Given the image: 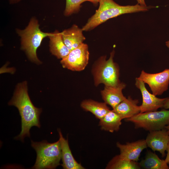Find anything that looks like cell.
I'll return each mask as SVG.
<instances>
[{
    "label": "cell",
    "instance_id": "6da1fadb",
    "mask_svg": "<svg viewBox=\"0 0 169 169\" xmlns=\"http://www.w3.org/2000/svg\"><path fill=\"white\" fill-rule=\"evenodd\" d=\"M8 104L15 106L18 109L21 117L22 129L20 134L14 138L23 142L25 137H30V130L32 126L40 128L39 116L42 109L35 107L31 102L28 93L26 81L17 85Z\"/></svg>",
    "mask_w": 169,
    "mask_h": 169
},
{
    "label": "cell",
    "instance_id": "7a4b0ae2",
    "mask_svg": "<svg viewBox=\"0 0 169 169\" xmlns=\"http://www.w3.org/2000/svg\"><path fill=\"white\" fill-rule=\"evenodd\" d=\"M99 6L95 13L90 18L83 27V31L92 30L108 19L121 15L140 12H146L153 6H142L137 3L133 5H120L113 0H100Z\"/></svg>",
    "mask_w": 169,
    "mask_h": 169
},
{
    "label": "cell",
    "instance_id": "3957f363",
    "mask_svg": "<svg viewBox=\"0 0 169 169\" xmlns=\"http://www.w3.org/2000/svg\"><path fill=\"white\" fill-rule=\"evenodd\" d=\"M16 32L20 37L21 48L26 53L29 59L38 64L41 63L37 55V50L45 38L51 33L42 31L39 28L38 20L32 17L26 28L23 30L17 29Z\"/></svg>",
    "mask_w": 169,
    "mask_h": 169
},
{
    "label": "cell",
    "instance_id": "277c9868",
    "mask_svg": "<svg viewBox=\"0 0 169 169\" xmlns=\"http://www.w3.org/2000/svg\"><path fill=\"white\" fill-rule=\"evenodd\" d=\"M31 146L37 153L36 161L33 169H55L60 165L61 151L59 140L53 143L45 140L41 142L31 141Z\"/></svg>",
    "mask_w": 169,
    "mask_h": 169
},
{
    "label": "cell",
    "instance_id": "5b68a950",
    "mask_svg": "<svg viewBox=\"0 0 169 169\" xmlns=\"http://www.w3.org/2000/svg\"><path fill=\"white\" fill-rule=\"evenodd\" d=\"M114 54L113 50L108 59H106V56H102L94 64L92 73L96 86L101 83L105 85L115 86L120 82L119 67L113 60Z\"/></svg>",
    "mask_w": 169,
    "mask_h": 169
},
{
    "label": "cell",
    "instance_id": "8992f818",
    "mask_svg": "<svg viewBox=\"0 0 169 169\" xmlns=\"http://www.w3.org/2000/svg\"><path fill=\"white\" fill-rule=\"evenodd\" d=\"M125 120L133 123L136 128L149 132L161 130L169 125V110L140 113Z\"/></svg>",
    "mask_w": 169,
    "mask_h": 169
},
{
    "label": "cell",
    "instance_id": "52a82bcc",
    "mask_svg": "<svg viewBox=\"0 0 169 169\" xmlns=\"http://www.w3.org/2000/svg\"><path fill=\"white\" fill-rule=\"evenodd\" d=\"M89 55L87 44L83 43L71 50L66 57L62 59L60 63L64 68L73 71H81L87 65Z\"/></svg>",
    "mask_w": 169,
    "mask_h": 169
},
{
    "label": "cell",
    "instance_id": "ba28073f",
    "mask_svg": "<svg viewBox=\"0 0 169 169\" xmlns=\"http://www.w3.org/2000/svg\"><path fill=\"white\" fill-rule=\"evenodd\" d=\"M138 78L148 84L153 94L160 95L168 89L169 69L154 74L148 73L142 70Z\"/></svg>",
    "mask_w": 169,
    "mask_h": 169
},
{
    "label": "cell",
    "instance_id": "9c48e42d",
    "mask_svg": "<svg viewBox=\"0 0 169 169\" xmlns=\"http://www.w3.org/2000/svg\"><path fill=\"white\" fill-rule=\"evenodd\" d=\"M135 85L141 94L142 101L140 106V113L155 111L163 107L166 98H160L151 93L146 89L145 83L138 77L135 79Z\"/></svg>",
    "mask_w": 169,
    "mask_h": 169
},
{
    "label": "cell",
    "instance_id": "30bf717a",
    "mask_svg": "<svg viewBox=\"0 0 169 169\" xmlns=\"http://www.w3.org/2000/svg\"><path fill=\"white\" fill-rule=\"evenodd\" d=\"M147 147L153 151H159L164 157L169 143V133L165 128L149 132L145 139Z\"/></svg>",
    "mask_w": 169,
    "mask_h": 169
},
{
    "label": "cell",
    "instance_id": "8fae6325",
    "mask_svg": "<svg viewBox=\"0 0 169 169\" xmlns=\"http://www.w3.org/2000/svg\"><path fill=\"white\" fill-rule=\"evenodd\" d=\"M116 146L119 149L121 156L129 160L136 162L139 160L142 151L147 147L144 139L127 142L125 144L117 142Z\"/></svg>",
    "mask_w": 169,
    "mask_h": 169
},
{
    "label": "cell",
    "instance_id": "7c38bea8",
    "mask_svg": "<svg viewBox=\"0 0 169 169\" xmlns=\"http://www.w3.org/2000/svg\"><path fill=\"white\" fill-rule=\"evenodd\" d=\"M125 87V84L122 82L115 86L105 85L104 89L101 91L104 102L113 109L114 108L126 98L122 93V90Z\"/></svg>",
    "mask_w": 169,
    "mask_h": 169
},
{
    "label": "cell",
    "instance_id": "4fadbf2b",
    "mask_svg": "<svg viewBox=\"0 0 169 169\" xmlns=\"http://www.w3.org/2000/svg\"><path fill=\"white\" fill-rule=\"evenodd\" d=\"M82 28L75 24L61 32L63 40L70 51L76 48L83 43L85 38Z\"/></svg>",
    "mask_w": 169,
    "mask_h": 169
},
{
    "label": "cell",
    "instance_id": "5bb4252c",
    "mask_svg": "<svg viewBox=\"0 0 169 169\" xmlns=\"http://www.w3.org/2000/svg\"><path fill=\"white\" fill-rule=\"evenodd\" d=\"M60 142L62 166L64 169H84L80 163H78L73 157L69 148L68 139H65L63 136L59 129L58 130Z\"/></svg>",
    "mask_w": 169,
    "mask_h": 169
},
{
    "label": "cell",
    "instance_id": "9a60e30c",
    "mask_svg": "<svg viewBox=\"0 0 169 169\" xmlns=\"http://www.w3.org/2000/svg\"><path fill=\"white\" fill-rule=\"evenodd\" d=\"M138 100L133 99L130 96L126 98L113 110L122 119H126L140 113Z\"/></svg>",
    "mask_w": 169,
    "mask_h": 169
},
{
    "label": "cell",
    "instance_id": "2e32d148",
    "mask_svg": "<svg viewBox=\"0 0 169 169\" xmlns=\"http://www.w3.org/2000/svg\"><path fill=\"white\" fill-rule=\"evenodd\" d=\"M49 38L50 51L58 59H63L69 53L70 50L65 44L61 33L56 30L48 37Z\"/></svg>",
    "mask_w": 169,
    "mask_h": 169
},
{
    "label": "cell",
    "instance_id": "e0dca14e",
    "mask_svg": "<svg viewBox=\"0 0 169 169\" xmlns=\"http://www.w3.org/2000/svg\"><path fill=\"white\" fill-rule=\"evenodd\" d=\"M122 120L116 113L113 110H110L100 120L99 125L101 130L112 133L119 130Z\"/></svg>",
    "mask_w": 169,
    "mask_h": 169
},
{
    "label": "cell",
    "instance_id": "ac0fdd59",
    "mask_svg": "<svg viewBox=\"0 0 169 169\" xmlns=\"http://www.w3.org/2000/svg\"><path fill=\"white\" fill-rule=\"evenodd\" d=\"M80 105L83 109L90 112L100 120L110 110L105 102H100L92 100H84Z\"/></svg>",
    "mask_w": 169,
    "mask_h": 169
},
{
    "label": "cell",
    "instance_id": "d6986e66",
    "mask_svg": "<svg viewBox=\"0 0 169 169\" xmlns=\"http://www.w3.org/2000/svg\"><path fill=\"white\" fill-rule=\"evenodd\" d=\"M141 167L145 169H169L165 161L150 151H148L144 159L139 163Z\"/></svg>",
    "mask_w": 169,
    "mask_h": 169
},
{
    "label": "cell",
    "instance_id": "ffe728a7",
    "mask_svg": "<svg viewBox=\"0 0 169 169\" xmlns=\"http://www.w3.org/2000/svg\"><path fill=\"white\" fill-rule=\"evenodd\" d=\"M141 168L136 161L129 160L117 155L113 157L107 164V169H139Z\"/></svg>",
    "mask_w": 169,
    "mask_h": 169
},
{
    "label": "cell",
    "instance_id": "44dd1931",
    "mask_svg": "<svg viewBox=\"0 0 169 169\" xmlns=\"http://www.w3.org/2000/svg\"><path fill=\"white\" fill-rule=\"evenodd\" d=\"M85 0H66V6L64 14L69 16L79 10L80 6Z\"/></svg>",
    "mask_w": 169,
    "mask_h": 169
},
{
    "label": "cell",
    "instance_id": "7402d4cb",
    "mask_svg": "<svg viewBox=\"0 0 169 169\" xmlns=\"http://www.w3.org/2000/svg\"><path fill=\"white\" fill-rule=\"evenodd\" d=\"M163 108L166 109H169V97H167L164 104Z\"/></svg>",
    "mask_w": 169,
    "mask_h": 169
},
{
    "label": "cell",
    "instance_id": "603a6c76",
    "mask_svg": "<svg viewBox=\"0 0 169 169\" xmlns=\"http://www.w3.org/2000/svg\"><path fill=\"white\" fill-rule=\"evenodd\" d=\"M167 152L166 157L165 160L167 164H169V143L168 145L167 150Z\"/></svg>",
    "mask_w": 169,
    "mask_h": 169
},
{
    "label": "cell",
    "instance_id": "cb8c5ba5",
    "mask_svg": "<svg viewBox=\"0 0 169 169\" xmlns=\"http://www.w3.org/2000/svg\"><path fill=\"white\" fill-rule=\"evenodd\" d=\"M137 3L142 6H147L145 0H136Z\"/></svg>",
    "mask_w": 169,
    "mask_h": 169
},
{
    "label": "cell",
    "instance_id": "d4e9b609",
    "mask_svg": "<svg viewBox=\"0 0 169 169\" xmlns=\"http://www.w3.org/2000/svg\"><path fill=\"white\" fill-rule=\"evenodd\" d=\"M86 1H89L92 3L94 5H97L99 3L100 0H85Z\"/></svg>",
    "mask_w": 169,
    "mask_h": 169
},
{
    "label": "cell",
    "instance_id": "484cf974",
    "mask_svg": "<svg viewBox=\"0 0 169 169\" xmlns=\"http://www.w3.org/2000/svg\"><path fill=\"white\" fill-rule=\"evenodd\" d=\"M21 0H9V3L11 4H13L17 3Z\"/></svg>",
    "mask_w": 169,
    "mask_h": 169
},
{
    "label": "cell",
    "instance_id": "4316f807",
    "mask_svg": "<svg viewBox=\"0 0 169 169\" xmlns=\"http://www.w3.org/2000/svg\"><path fill=\"white\" fill-rule=\"evenodd\" d=\"M166 46L169 49V40L166 42Z\"/></svg>",
    "mask_w": 169,
    "mask_h": 169
},
{
    "label": "cell",
    "instance_id": "83f0119b",
    "mask_svg": "<svg viewBox=\"0 0 169 169\" xmlns=\"http://www.w3.org/2000/svg\"><path fill=\"white\" fill-rule=\"evenodd\" d=\"M165 128L167 130V131H168V132L169 133V125L166 126L165 127Z\"/></svg>",
    "mask_w": 169,
    "mask_h": 169
}]
</instances>
